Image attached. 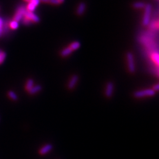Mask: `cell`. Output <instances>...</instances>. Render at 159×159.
Instances as JSON below:
<instances>
[{
    "label": "cell",
    "mask_w": 159,
    "mask_h": 159,
    "mask_svg": "<svg viewBox=\"0 0 159 159\" xmlns=\"http://www.w3.org/2000/svg\"><path fill=\"white\" fill-rule=\"evenodd\" d=\"M81 46V44H80V43L79 41H74V42H73L71 44H70V48L74 51V50H77V49H79L80 47Z\"/></svg>",
    "instance_id": "2e32d148"
},
{
    "label": "cell",
    "mask_w": 159,
    "mask_h": 159,
    "mask_svg": "<svg viewBox=\"0 0 159 159\" xmlns=\"http://www.w3.org/2000/svg\"><path fill=\"white\" fill-rule=\"evenodd\" d=\"M26 7L24 6H20L18 7L14 16L13 20L16 21H20L24 17V14L26 11Z\"/></svg>",
    "instance_id": "277c9868"
},
{
    "label": "cell",
    "mask_w": 159,
    "mask_h": 159,
    "mask_svg": "<svg viewBox=\"0 0 159 159\" xmlns=\"http://www.w3.org/2000/svg\"><path fill=\"white\" fill-rule=\"evenodd\" d=\"M24 17H26V18H28L29 20H31L33 22L37 23V22H40V18H39V17L38 15L35 14L33 12L29 11H28L26 10V12H25V14H24Z\"/></svg>",
    "instance_id": "5b68a950"
},
{
    "label": "cell",
    "mask_w": 159,
    "mask_h": 159,
    "mask_svg": "<svg viewBox=\"0 0 159 159\" xmlns=\"http://www.w3.org/2000/svg\"><path fill=\"white\" fill-rule=\"evenodd\" d=\"M86 3L84 2H80L79 6L77 7V11H76V13L77 14V15H83L86 11Z\"/></svg>",
    "instance_id": "30bf717a"
},
{
    "label": "cell",
    "mask_w": 159,
    "mask_h": 159,
    "mask_svg": "<svg viewBox=\"0 0 159 159\" xmlns=\"http://www.w3.org/2000/svg\"><path fill=\"white\" fill-rule=\"evenodd\" d=\"M114 90V85L113 82L112 81L108 82L106 85V90H105L106 97L108 98L112 97L113 96Z\"/></svg>",
    "instance_id": "8992f818"
},
{
    "label": "cell",
    "mask_w": 159,
    "mask_h": 159,
    "mask_svg": "<svg viewBox=\"0 0 159 159\" xmlns=\"http://www.w3.org/2000/svg\"><path fill=\"white\" fill-rule=\"evenodd\" d=\"M156 94V92H154L153 89L147 88L143 90H139L135 92L133 96L135 98L140 99L145 97H153Z\"/></svg>",
    "instance_id": "6da1fadb"
},
{
    "label": "cell",
    "mask_w": 159,
    "mask_h": 159,
    "mask_svg": "<svg viewBox=\"0 0 159 159\" xmlns=\"http://www.w3.org/2000/svg\"><path fill=\"white\" fill-rule=\"evenodd\" d=\"M40 2V0H31L30 2H28V4L26 7V10L33 12L35 8L39 6Z\"/></svg>",
    "instance_id": "ba28073f"
},
{
    "label": "cell",
    "mask_w": 159,
    "mask_h": 159,
    "mask_svg": "<svg viewBox=\"0 0 159 159\" xmlns=\"http://www.w3.org/2000/svg\"><path fill=\"white\" fill-rule=\"evenodd\" d=\"M73 53V50L68 47H66L65 48H64L61 51V55L63 57H67L69 55H70L71 53Z\"/></svg>",
    "instance_id": "7c38bea8"
},
{
    "label": "cell",
    "mask_w": 159,
    "mask_h": 159,
    "mask_svg": "<svg viewBox=\"0 0 159 159\" xmlns=\"http://www.w3.org/2000/svg\"><path fill=\"white\" fill-rule=\"evenodd\" d=\"M25 1H26V2H30L31 0H24Z\"/></svg>",
    "instance_id": "484cf974"
},
{
    "label": "cell",
    "mask_w": 159,
    "mask_h": 159,
    "mask_svg": "<svg viewBox=\"0 0 159 159\" xmlns=\"http://www.w3.org/2000/svg\"><path fill=\"white\" fill-rule=\"evenodd\" d=\"M6 53L4 51H2L1 50H0V64H1L6 59Z\"/></svg>",
    "instance_id": "d6986e66"
},
{
    "label": "cell",
    "mask_w": 159,
    "mask_h": 159,
    "mask_svg": "<svg viewBox=\"0 0 159 159\" xmlns=\"http://www.w3.org/2000/svg\"><path fill=\"white\" fill-rule=\"evenodd\" d=\"M34 85V82L32 79H29L26 81V84L25 86V88L26 91H28L30 89H31Z\"/></svg>",
    "instance_id": "5bb4252c"
},
{
    "label": "cell",
    "mask_w": 159,
    "mask_h": 159,
    "mask_svg": "<svg viewBox=\"0 0 159 159\" xmlns=\"http://www.w3.org/2000/svg\"><path fill=\"white\" fill-rule=\"evenodd\" d=\"M126 57H127L128 71H130V73H134L136 71V66L134 63V55L132 53L128 52L126 54Z\"/></svg>",
    "instance_id": "3957f363"
},
{
    "label": "cell",
    "mask_w": 159,
    "mask_h": 159,
    "mask_svg": "<svg viewBox=\"0 0 159 159\" xmlns=\"http://www.w3.org/2000/svg\"><path fill=\"white\" fill-rule=\"evenodd\" d=\"M48 3L54 5H59L61 4V2L59 0H48Z\"/></svg>",
    "instance_id": "7402d4cb"
},
{
    "label": "cell",
    "mask_w": 159,
    "mask_h": 159,
    "mask_svg": "<svg viewBox=\"0 0 159 159\" xmlns=\"http://www.w3.org/2000/svg\"><path fill=\"white\" fill-rule=\"evenodd\" d=\"M41 90H42V86L40 85V84L34 85V86L31 89H30L28 91V92L30 94L33 95V94H35L39 93Z\"/></svg>",
    "instance_id": "8fae6325"
},
{
    "label": "cell",
    "mask_w": 159,
    "mask_h": 159,
    "mask_svg": "<svg viewBox=\"0 0 159 159\" xmlns=\"http://www.w3.org/2000/svg\"><path fill=\"white\" fill-rule=\"evenodd\" d=\"M53 148V146L51 144H47L40 149L39 153L41 155H45L52 150Z\"/></svg>",
    "instance_id": "9c48e42d"
},
{
    "label": "cell",
    "mask_w": 159,
    "mask_h": 159,
    "mask_svg": "<svg viewBox=\"0 0 159 159\" xmlns=\"http://www.w3.org/2000/svg\"><path fill=\"white\" fill-rule=\"evenodd\" d=\"M59 1L61 2H61H63L64 1V0H59Z\"/></svg>",
    "instance_id": "d4e9b609"
},
{
    "label": "cell",
    "mask_w": 159,
    "mask_h": 159,
    "mask_svg": "<svg viewBox=\"0 0 159 159\" xmlns=\"http://www.w3.org/2000/svg\"><path fill=\"white\" fill-rule=\"evenodd\" d=\"M79 80V76L78 75L74 74L72 75L68 83V85H67L68 88L69 90H73L76 86V84H77Z\"/></svg>",
    "instance_id": "52a82bcc"
},
{
    "label": "cell",
    "mask_w": 159,
    "mask_h": 159,
    "mask_svg": "<svg viewBox=\"0 0 159 159\" xmlns=\"http://www.w3.org/2000/svg\"><path fill=\"white\" fill-rule=\"evenodd\" d=\"M8 96L10 97V99L13 100V101H17L18 99V97L17 96V94L16 93H15L13 91H9L8 92Z\"/></svg>",
    "instance_id": "9a60e30c"
},
{
    "label": "cell",
    "mask_w": 159,
    "mask_h": 159,
    "mask_svg": "<svg viewBox=\"0 0 159 159\" xmlns=\"http://www.w3.org/2000/svg\"><path fill=\"white\" fill-rule=\"evenodd\" d=\"M40 1L43 2H48V0H40Z\"/></svg>",
    "instance_id": "cb8c5ba5"
},
{
    "label": "cell",
    "mask_w": 159,
    "mask_h": 159,
    "mask_svg": "<svg viewBox=\"0 0 159 159\" xmlns=\"http://www.w3.org/2000/svg\"><path fill=\"white\" fill-rule=\"evenodd\" d=\"M9 26L13 30H16L19 26L18 22L13 20L9 22Z\"/></svg>",
    "instance_id": "ac0fdd59"
},
{
    "label": "cell",
    "mask_w": 159,
    "mask_h": 159,
    "mask_svg": "<svg viewBox=\"0 0 159 159\" xmlns=\"http://www.w3.org/2000/svg\"><path fill=\"white\" fill-rule=\"evenodd\" d=\"M153 90L154 91V92H157L158 90H159V84L157 83V84H156V85H154L153 87L152 88Z\"/></svg>",
    "instance_id": "603a6c76"
},
{
    "label": "cell",
    "mask_w": 159,
    "mask_h": 159,
    "mask_svg": "<svg viewBox=\"0 0 159 159\" xmlns=\"http://www.w3.org/2000/svg\"><path fill=\"white\" fill-rule=\"evenodd\" d=\"M3 22L4 21L0 17V37L3 34Z\"/></svg>",
    "instance_id": "44dd1931"
},
{
    "label": "cell",
    "mask_w": 159,
    "mask_h": 159,
    "mask_svg": "<svg viewBox=\"0 0 159 159\" xmlns=\"http://www.w3.org/2000/svg\"><path fill=\"white\" fill-rule=\"evenodd\" d=\"M22 19V22H23L24 24H25V25H30V24H31L33 22L31 20H29L28 18H27L26 17H24Z\"/></svg>",
    "instance_id": "ffe728a7"
},
{
    "label": "cell",
    "mask_w": 159,
    "mask_h": 159,
    "mask_svg": "<svg viewBox=\"0 0 159 159\" xmlns=\"http://www.w3.org/2000/svg\"><path fill=\"white\" fill-rule=\"evenodd\" d=\"M145 6H146V4L143 2H141V1L135 2L132 4V7L136 9L144 8L145 7Z\"/></svg>",
    "instance_id": "4fadbf2b"
},
{
    "label": "cell",
    "mask_w": 159,
    "mask_h": 159,
    "mask_svg": "<svg viewBox=\"0 0 159 159\" xmlns=\"http://www.w3.org/2000/svg\"><path fill=\"white\" fill-rule=\"evenodd\" d=\"M145 13L143 18L142 24L143 26H147L149 24L150 21V17L152 14V6L150 4H147L145 7Z\"/></svg>",
    "instance_id": "7a4b0ae2"
},
{
    "label": "cell",
    "mask_w": 159,
    "mask_h": 159,
    "mask_svg": "<svg viewBox=\"0 0 159 159\" xmlns=\"http://www.w3.org/2000/svg\"><path fill=\"white\" fill-rule=\"evenodd\" d=\"M151 58L152 59L153 61L156 64L157 66L159 65V54L157 53H153L151 55Z\"/></svg>",
    "instance_id": "e0dca14e"
}]
</instances>
